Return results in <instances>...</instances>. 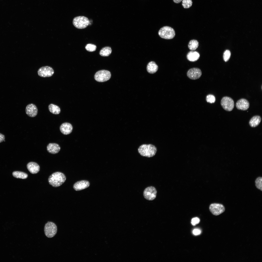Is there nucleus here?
<instances>
[{"mask_svg":"<svg viewBox=\"0 0 262 262\" xmlns=\"http://www.w3.org/2000/svg\"><path fill=\"white\" fill-rule=\"evenodd\" d=\"M157 151L156 147L152 144H143L138 149L139 153L142 156L147 157L154 156Z\"/></svg>","mask_w":262,"mask_h":262,"instance_id":"nucleus-1","label":"nucleus"},{"mask_svg":"<svg viewBox=\"0 0 262 262\" xmlns=\"http://www.w3.org/2000/svg\"><path fill=\"white\" fill-rule=\"evenodd\" d=\"M66 177L62 173L57 172L51 174L48 179L49 184L52 186L57 187L62 184L65 181Z\"/></svg>","mask_w":262,"mask_h":262,"instance_id":"nucleus-2","label":"nucleus"},{"mask_svg":"<svg viewBox=\"0 0 262 262\" xmlns=\"http://www.w3.org/2000/svg\"><path fill=\"white\" fill-rule=\"evenodd\" d=\"M158 34L161 38L166 39H172L175 37V32L174 29L171 27L166 26L161 28Z\"/></svg>","mask_w":262,"mask_h":262,"instance_id":"nucleus-3","label":"nucleus"},{"mask_svg":"<svg viewBox=\"0 0 262 262\" xmlns=\"http://www.w3.org/2000/svg\"><path fill=\"white\" fill-rule=\"evenodd\" d=\"M88 18L84 16H78L75 17L73 19V23L74 25L79 29H82L86 28L89 25Z\"/></svg>","mask_w":262,"mask_h":262,"instance_id":"nucleus-4","label":"nucleus"},{"mask_svg":"<svg viewBox=\"0 0 262 262\" xmlns=\"http://www.w3.org/2000/svg\"><path fill=\"white\" fill-rule=\"evenodd\" d=\"M57 230L56 225L54 223L48 221L46 224L44 228L45 235L48 238H52L56 234Z\"/></svg>","mask_w":262,"mask_h":262,"instance_id":"nucleus-5","label":"nucleus"},{"mask_svg":"<svg viewBox=\"0 0 262 262\" xmlns=\"http://www.w3.org/2000/svg\"><path fill=\"white\" fill-rule=\"evenodd\" d=\"M111 76V73L108 71L105 70H99L96 72L94 78L97 81L102 82L109 80Z\"/></svg>","mask_w":262,"mask_h":262,"instance_id":"nucleus-6","label":"nucleus"},{"mask_svg":"<svg viewBox=\"0 0 262 262\" xmlns=\"http://www.w3.org/2000/svg\"><path fill=\"white\" fill-rule=\"evenodd\" d=\"M157 191L156 188L152 186L147 187L144 189L143 195L147 200L151 201L154 199L156 197Z\"/></svg>","mask_w":262,"mask_h":262,"instance_id":"nucleus-7","label":"nucleus"},{"mask_svg":"<svg viewBox=\"0 0 262 262\" xmlns=\"http://www.w3.org/2000/svg\"><path fill=\"white\" fill-rule=\"evenodd\" d=\"M221 104L225 110L229 111H231L234 106L233 100L230 97H223L221 100Z\"/></svg>","mask_w":262,"mask_h":262,"instance_id":"nucleus-8","label":"nucleus"},{"mask_svg":"<svg viewBox=\"0 0 262 262\" xmlns=\"http://www.w3.org/2000/svg\"><path fill=\"white\" fill-rule=\"evenodd\" d=\"M209 209L211 213L216 216L222 213L225 210L224 206L222 204L217 203L211 204L209 206Z\"/></svg>","mask_w":262,"mask_h":262,"instance_id":"nucleus-9","label":"nucleus"},{"mask_svg":"<svg viewBox=\"0 0 262 262\" xmlns=\"http://www.w3.org/2000/svg\"><path fill=\"white\" fill-rule=\"evenodd\" d=\"M54 73L53 69L49 66H42L40 68L38 71V74L42 77H49L52 76Z\"/></svg>","mask_w":262,"mask_h":262,"instance_id":"nucleus-10","label":"nucleus"},{"mask_svg":"<svg viewBox=\"0 0 262 262\" xmlns=\"http://www.w3.org/2000/svg\"><path fill=\"white\" fill-rule=\"evenodd\" d=\"M202 74L201 70L197 68H193L189 69L187 73V75L190 79L196 80L199 79Z\"/></svg>","mask_w":262,"mask_h":262,"instance_id":"nucleus-11","label":"nucleus"},{"mask_svg":"<svg viewBox=\"0 0 262 262\" xmlns=\"http://www.w3.org/2000/svg\"><path fill=\"white\" fill-rule=\"evenodd\" d=\"M25 110L26 114L31 117H35L38 114L37 108L36 106L33 104L27 105L26 107Z\"/></svg>","mask_w":262,"mask_h":262,"instance_id":"nucleus-12","label":"nucleus"},{"mask_svg":"<svg viewBox=\"0 0 262 262\" xmlns=\"http://www.w3.org/2000/svg\"><path fill=\"white\" fill-rule=\"evenodd\" d=\"M236 106L238 109L242 110H247L249 106L248 101L244 98H241L238 100L236 104Z\"/></svg>","mask_w":262,"mask_h":262,"instance_id":"nucleus-13","label":"nucleus"},{"mask_svg":"<svg viewBox=\"0 0 262 262\" xmlns=\"http://www.w3.org/2000/svg\"><path fill=\"white\" fill-rule=\"evenodd\" d=\"M90 185V183L88 181L82 180L76 182L73 186V188L76 191H79L88 188Z\"/></svg>","mask_w":262,"mask_h":262,"instance_id":"nucleus-14","label":"nucleus"},{"mask_svg":"<svg viewBox=\"0 0 262 262\" xmlns=\"http://www.w3.org/2000/svg\"><path fill=\"white\" fill-rule=\"evenodd\" d=\"M60 130L62 134L65 135H67L71 132L73 130V127L70 123H62L60 126Z\"/></svg>","mask_w":262,"mask_h":262,"instance_id":"nucleus-15","label":"nucleus"},{"mask_svg":"<svg viewBox=\"0 0 262 262\" xmlns=\"http://www.w3.org/2000/svg\"><path fill=\"white\" fill-rule=\"evenodd\" d=\"M47 150L49 153L56 154L58 153L60 149L59 145L56 143H49L47 146Z\"/></svg>","mask_w":262,"mask_h":262,"instance_id":"nucleus-16","label":"nucleus"},{"mask_svg":"<svg viewBox=\"0 0 262 262\" xmlns=\"http://www.w3.org/2000/svg\"><path fill=\"white\" fill-rule=\"evenodd\" d=\"M27 168L29 172L32 174L37 173L40 170V166L36 163L33 162L29 163L27 165Z\"/></svg>","mask_w":262,"mask_h":262,"instance_id":"nucleus-17","label":"nucleus"},{"mask_svg":"<svg viewBox=\"0 0 262 262\" xmlns=\"http://www.w3.org/2000/svg\"><path fill=\"white\" fill-rule=\"evenodd\" d=\"M200 57L199 54L196 51H190L187 55V57L189 61L195 62Z\"/></svg>","mask_w":262,"mask_h":262,"instance_id":"nucleus-18","label":"nucleus"},{"mask_svg":"<svg viewBox=\"0 0 262 262\" xmlns=\"http://www.w3.org/2000/svg\"><path fill=\"white\" fill-rule=\"evenodd\" d=\"M158 67L154 61H151L147 64V72L150 74H153L155 73L158 70Z\"/></svg>","mask_w":262,"mask_h":262,"instance_id":"nucleus-19","label":"nucleus"},{"mask_svg":"<svg viewBox=\"0 0 262 262\" xmlns=\"http://www.w3.org/2000/svg\"><path fill=\"white\" fill-rule=\"evenodd\" d=\"M261 120V118L259 115L254 116L250 120L249 124L252 127H255L260 123Z\"/></svg>","mask_w":262,"mask_h":262,"instance_id":"nucleus-20","label":"nucleus"},{"mask_svg":"<svg viewBox=\"0 0 262 262\" xmlns=\"http://www.w3.org/2000/svg\"><path fill=\"white\" fill-rule=\"evenodd\" d=\"M48 109L51 113L55 115L59 114L61 111L60 109L59 106L52 104L49 105Z\"/></svg>","mask_w":262,"mask_h":262,"instance_id":"nucleus-21","label":"nucleus"},{"mask_svg":"<svg viewBox=\"0 0 262 262\" xmlns=\"http://www.w3.org/2000/svg\"><path fill=\"white\" fill-rule=\"evenodd\" d=\"M112 52L111 48L109 46H106L102 48L99 51V54L103 57L108 56L110 55Z\"/></svg>","mask_w":262,"mask_h":262,"instance_id":"nucleus-22","label":"nucleus"},{"mask_svg":"<svg viewBox=\"0 0 262 262\" xmlns=\"http://www.w3.org/2000/svg\"><path fill=\"white\" fill-rule=\"evenodd\" d=\"M12 175L14 177L17 178L25 179L28 177V175L26 173L20 171H15L13 172Z\"/></svg>","mask_w":262,"mask_h":262,"instance_id":"nucleus-23","label":"nucleus"},{"mask_svg":"<svg viewBox=\"0 0 262 262\" xmlns=\"http://www.w3.org/2000/svg\"><path fill=\"white\" fill-rule=\"evenodd\" d=\"M199 43L197 40H192L189 42L188 44V47L190 50L193 51L196 49Z\"/></svg>","mask_w":262,"mask_h":262,"instance_id":"nucleus-24","label":"nucleus"},{"mask_svg":"<svg viewBox=\"0 0 262 262\" xmlns=\"http://www.w3.org/2000/svg\"><path fill=\"white\" fill-rule=\"evenodd\" d=\"M262 178L259 177H257L255 181V185L257 188L262 191Z\"/></svg>","mask_w":262,"mask_h":262,"instance_id":"nucleus-25","label":"nucleus"},{"mask_svg":"<svg viewBox=\"0 0 262 262\" xmlns=\"http://www.w3.org/2000/svg\"><path fill=\"white\" fill-rule=\"evenodd\" d=\"M182 5L185 8H188L192 5V0H182Z\"/></svg>","mask_w":262,"mask_h":262,"instance_id":"nucleus-26","label":"nucleus"},{"mask_svg":"<svg viewBox=\"0 0 262 262\" xmlns=\"http://www.w3.org/2000/svg\"><path fill=\"white\" fill-rule=\"evenodd\" d=\"M85 48L87 51L91 52L94 51L96 50L97 47L94 44H88L86 45Z\"/></svg>","mask_w":262,"mask_h":262,"instance_id":"nucleus-27","label":"nucleus"},{"mask_svg":"<svg viewBox=\"0 0 262 262\" xmlns=\"http://www.w3.org/2000/svg\"><path fill=\"white\" fill-rule=\"evenodd\" d=\"M206 101L211 103H214L215 101V98L214 96L211 94L208 95L206 97Z\"/></svg>","mask_w":262,"mask_h":262,"instance_id":"nucleus-28","label":"nucleus"},{"mask_svg":"<svg viewBox=\"0 0 262 262\" xmlns=\"http://www.w3.org/2000/svg\"><path fill=\"white\" fill-rule=\"evenodd\" d=\"M231 55V53L229 50H226L224 53L223 55V58L224 60L226 62L228 61Z\"/></svg>","mask_w":262,"mask_h":262,"instance_id":"nucleus-29","label":"nucleus"},{"mask_svg":"<svg viewBox=\"0 0 262 262\" xmlns=\"http://www.w3.org/2000/svg\"><path fill=\"white\" fill-rule=\"evenodd\" d=\"M200 221V219L198 218L195 217L192 219L191 223L192 225L195 226L198 224L199 223Z\"/></svg>","mask_w":262,"mask_h":262,"instance_id":"nucleus-30","label":"nucleus"},{"mask_svg":"<svg viewBox=\"0 0 262 262\" xmlns=\"http://www.w3.org/2000/svg\"><path fill=\"white\" fill-rule=\"evenodd\" d=\"M201 233V231L199 229H195L193 231V233L195 235H199Z\"/></svg>","mask_w":262,"mask_h":262,"instance_id":"nucleus-31","label":"nucleus"},{"mask_svg":"<svg viewBox=\"0 0 262 262\" xmlns=\"http://www.w3.org/2000/svg\"><path fill=\"white\" fill-rule=\"evenodd\" d=\"M5 136L3 134L0 133V143L3 142L5 140Z\"/></svg>","mask_w":262,"mask_h":262,"instance_id":"nucleus-32","label":"nucleus"},{"mask_svg":"<svg viewBox=\"0 0 262 262\" xmlns=\"http://www.w3.org/2000/svg\"><path fill=\"white\" fill-rule=\"evenodd\" d=\"M173 2L176 3H180L182 0H173Z\"/></svg>","mask_w":262,"mask_h":262,"instance_id":"nucleus-33","label":"nucleus"}]
</instances>
